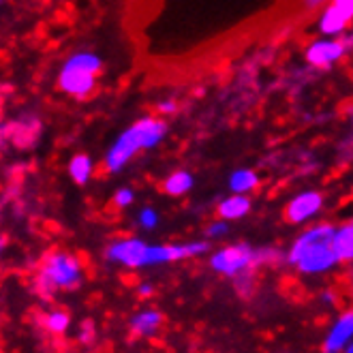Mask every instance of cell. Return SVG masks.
Returning <instances> with one entry per match:
<instances>
[{
	"instance_id": "obj_26",
	"label": "cell",
	"mask_w": 353,
	"mask_h": 353,
	"mask_svg": "<svg viewBox=\"0 0 353 353\" xmlns=\"http://www.w3.org/2000/svg\"><path fill=\"white\" fill-rule=\"evenodd\" d=\"M325 3V0H304V5L308 7V9H317V7H321Z\"/></svg>"
},
{
	"instance_id": "obj_9",
	"label": "cell",
	"mask_w": 353,
	"mask_h": 353,
	"mask_svg": "<svg viewBox=\"0 0 353 353\" xmlns=\"http://www.w3.org/2000/svg\"><path fill=\"white\" fill-rule=\"evenodd\" d=\"M351 341H353V308L345 310V313L334 321L321 349L325 353H339V351H345Z\"/></svg>"
},
{
	"instance_id": "obj_19",
	"label": "cell",
	"mask_w": 353,
	"mask_h": 353,
	"mask_svg": "<svg viewBox=\"0 0 353 353\" xmlns=\"http://www.w3.org/2000/svg\"><path fill=\"white\" fill-rule=\"evenodd\" d=\"M137 219H139V225L143 227V230H154V227L159 225V214L152 210V208H143Z\"/></svg>"
},
{
	"instance_id": "obj_27",
	"label": "cell",
	"mask_w": 353,
	"mask_h": 353,
	"mask_svg": "<svg viewBox=\"0 0 353 353\" xmlns=\"http://www.w3.org/2000/svg\"><path fill=\"white\" fill-rule=\"evenodd\" d=\"M323 302H334V296H332V294H323Z\"/></svg>"
},
{
	"instance_id": "obj_13",
	"label": "cell",
	"mask_w": 353,
	"mask_h": 353,
	"mask_svg": "<svg viewBox=\"0 0 353 353\" xmlns=\"http://www.w3.org/2000/svg\"><path fill=\"white\" fill-rule=\"evenodd\" d=\"M161 323H163V315L159 310H143V313H137L131 319V330L137 336H152L161 327Z\"/></svg>"
},
{
	"instance_id": "obj_14",
	"label": "cell",
	"mask_w": 353,
	"mask_h": 353,
	"mask_svg": "<svg viewBox=\"0 0 353 353\" xmlns=\"http://www.w3.org/2000/svg\"><path fill=\"white\" fill-rule=\"evenodd\" d=\"M193 176L191 172H184V170H178L174 174L168 176V180L163 182V191L168 195H174V197H180L184 193H189L193 189Z\"/></svg>"
},
{
	"instance_id": "obj_12",
	"label": "cell",
	"mask_w": 353,
	"mask_h": 353,
	"mask_svg": "<svg viewBox=\"0 0 353 353\" xmlns=\"http://www.w3.org/2000/svg\"><path fill=\"white\" fill-rule=\"evenodd\" d=\"M332 246H334V253L341 259V263L353 261V223L336 227L334 236H332Z\"/></svg>"
},
{
	"instance_id": "obj_6",
	"label": "cell",
	"mask_w": 353,
	"mask_h": 353,
	"mask_svg": "<svg viewBox=\"0 0 353 353\" xmlns=\"http://www.w3.org/2000/svg\"><path fill=\"white\" fill-rule=\"evenodd\" d=\"M323 208V195L317 191H304L296 195L285 208V219L292 225H302L310 219H315Z\"/></svg>"
},
{
	"instance_id": "obj_17",
	"label": "cell",
	"mask_w": 353,
	"mask_h": 353,
	"mask_svg": "<svg viewBox=\"0 0 353 353\" xmlns=\"http://www.w3.org/2000/svg\"><path fill=\"white\" fill-rule=\"evenodd\" d=\"M65 67H73V69H81V71H88V73H99L101 71V58L90 54V52H77L73 54Z\"/></svg>"
},
{
	"instance_id": "obj_22",
	"label": "cell",
	"mask_w": 353,
	"mask_h": 353,
	"mask_svg": "<svg viewBox=\"0 0 353 353\" xmlns=\"http://www.w3.org/2000/svg\"><path fill=\"white\" fill-rule=\"evenodd\" d=\"M79 341H81V343H86V345L94 341V327H92V323H90V321H86L84 325H81Z\"/></svg>"
},
{
	"instance_id": "obj_3",
	"label": "cell",
	"mask_w": 353,
	"mask_h": 353,
	"mask_svg": "<svg viewBox=\"0 0 353 353\" xmlns=\"http://www.w3.org/2000/svg\"><path fill=\"white\" fill-rule=\"evenodd\" d=\"M81 283V263L69 253H52L34 279L37 292L43 298H52L60 289H75Z\"/></svg>"
},
{
	"instance_id": "obj_21",
	"label": "cell",
	"mask_w": 353,
	"mask_h": 353,
	"mask_svg": "<svg viewBox=\"0 0 353 353\" xmlns=\"http://www.w3.org/2000/svg\"><path fill=\"white\" fill-rule=\"evenodd\" d=\"M208 238L210 240H214V238H223V236H227L230 234V225L227 223H223V221H216V223H212L210 227H208Z\"/></svg>"
},
{
	"instance_id": "obj_15",
	"label": "cell",
	"mask_w": 353,
	"mask_h": 353,
	"mask_svg": "<svg viewBox=\"0 0 353 353\" xmlns=\"http://www.w3.org/2000/svg\"><path fill=\"white\" fill-rule=\"evenodd\" d=\"M92 172H94V165L88 154H75L69 163V176L79 186L88 184V180L92 178Z\"/></svg>"
},
{
	"instance_id": "obj_24",
	"label": "cell",
	"mask_w": 353,
	"mask_h": 353,
	"mask_svg": "<svg viewBox=\"0 0 353 353\" xmlns=\"http://www.w3.org/2000/svg\"><path fill=\"white\" fill-rule=\"evenodd\" d=\"M178 110V105L174 101H163V103H159V112L161 114H174Z\"/></svg>"
},
{
	"instance_id": "obj_30",
	"label": "cell",
	"mask_w": 353,
	"mask_h": 353,
	"mask_svg": "<svg viewBox=\"0 0 353 353\" xmlns=\"http://www.w3.org/2000/svg\"><path fill=\"white\" fill-rule=\"evenodd\" d=\"M351 122H353V112H351Z\"/></svg>"
},
{
	"instance_id": "obj_5",
	"label": "cell",
	"mask_w": 353,
	"mask_h": 353,
	"mask_svg": "<svg viewBox=\"0 0 353 353\" xmlns=\"http://www.w3.org/2000/svg\"><path fill=\"white\" fill-rule=\"evenodd\" d=\"M347 52V46L343 43V39L327 37V39H317L306 48V62L313 67H330L339 62Z\"/></svg>"
},
{
	"instance_id": "obj_18",
	"label": "cell",
	"mask_w": 353,
	"mask_h": 353,
	"mask_svg": "<svg viewBox=\"0 0 353 353\" xmlns=\"http://www.w3.org/2000/svg\"><path fill=\"white\" fill-rule=\"evenodd\" d=\"M69 323H71L69 315L62 313V310H54V313H50L43 321L46 330L52 332V334H62V332H67Z\"/></svg>"
},
{
	"instance_id": "obj_10",
	"label": "cell",
	"mask_w": 353,
	"mask_h": 353,
	"mask_svg": "<svg viewBox=\"0 0 353 353\" xmlns=\"http://www.w3.org/2000/svg\"><path fill=\"white\" fill-rule=\"evenodd\" d=\"M349 22L351 19L336 5H330L323 9V13L319 17V32L325 37H341Z\"/></svg>"
},
{
	"instance_id": "obj_20",
	"label": "cell",
	"mask_w": 353,
	"mask_h": 353,
	"mask_svg": "<svg viewBox=\"0 0 353 353\" xmlns=\"http://www.w3.org/2000/svg\"><path fill=\"white\" fill-rule=\"evenodd\" d=\"M133 201H135V193H133L131 189H127V186H122V189H118L116 195H114V203H116L118 208H129Z\"/></svg>"
},
{
	"instance_id": "obj_28",
	"label": "cell",
	"mask_w": 353,
	"mask_h": 353,
	"mask_svg": "<svg viewBox=\"0 0 353 353\" xmlns=\"http://www.w3.org/2000/svg\"><path fill=\"white\" fill-rule=\"evenodd\" d=\"M349 296H351V302H353V279H351V285H349Z\"/></svg>"
},
{
	"instance_id": "obj_4",
	"label": "cell",
	"mask_w": 353,
	"mask_h": 353,
	"mask_svg": "<svg viewBox=\"0 0 353 353\" xmlns=\"http://www.w3.org/2000/svg\"><path fill=\"white\" fill-rule=\"evenodd\" d=\"M257 263H259V251H253V248L246 244L225 246L210 257V265L214 272L223 276H232V279L244 272H251Z\"/></svg>"
},
{
	"instance_id": "obj_2",
	"label": "cell",
	"mask_w": 353,
	"mask_h": 353,
	"mask_svg": "<svg viewBox=\"0 0 353 353\" xmlns=\"http://www.w3.org/2000/svg\"><path fill=\"white\" fill-rule=\"evenodd\" d=\"M168 133V124L159 118H139L135 124L124 131L108 150L103 159V168L108 174H118L127 165L137 150H152L163 141Z\"/></svg>"
},
{
	"instance_id": "obj_1",
	"label": "cell",
	"mask_w": 353,
	"mask_h": 353,
	"mask_svg": "<svg viewBox=\"0 0 353 353\" xmlns=\"http://www.w3.org/2000/svg\"><path fill=\"white\" fill-rule=\"evenodd\" d=\"M334 225L319 223L308 227L306 232L292 244L287 253V261L296 265L302 274H325L330 270H334L341 259L334 253L332 246V236H334Z\"/></svg>"
},
{
	"instance_id": "obj_7",
	"label": "cell",
	"mask_w": 353,
	"mask_h": 353,
	"mask_svg": "<svg viewBox=\"0 0 353 353\" xmlns=\"http://www.w3.org/2000/svg\"><path fill=\"white\" fill-rule=\"evenodd\" d=\"M148 244L139 238H124L108 248V259L127 268H141Z\"/></svg>"
},
{
	"instance_id": "obj_8",
	"label": "cell",
	"mask_w": 353,
	"mask_h": 353,
	"mask_svg": "<svg viewBox=\"0 0 353 353\" xmlns=\"http://www.w3.org/2000/svg\"><path fill=\"white\" fill-rule=\"evenodd\" d=\"M58 86L62 92L81 99V97H88L97 88V75L88 73V71H81V69L65 67L58 75Z\"/></svg>"
},
{
	"instance_id": "obj_16",
	"label": "cell",
	"mask_w": 353,
	"mask_h": 353,
	"mask_svg": "<svg viewBox=\"0 0 353 353\" xmlns=\"http://www.w3.org/2000/svg\"><path fill=\"white\" fill-rule=\"evenodd\" d=\"M257 184H259V176L255 170H238L232 174L230 178V191L232 193H251L257 189Z\"/></svg>"
},
{
	"instance_id": "obj_23",
	"label": "cell",
	"mask_w": 353,
	"mask_h": 353,
	"mask_svg": "<svg viewBox=\"0 0 353 353\" xmlns=\"http://www.w3.org/2000/svg\"><path fill=\"white\" fill-rule=\"evenodd\" d=\"M332 5H336L349 19H353V0H332Z\"/></svg>"
},
{
	"instance_id": "obj_25",
	"label": "cell",
	"mask_w": 353,
	"mask_h": 353,
	"mask_svg": "<svg viewBox=\"0 0 353 353\" xmlns=\"http://www.w3.org/2000/svg\"><path fill=\"white\" fill-rule=\"evenodd\" d=\"M150 294H152V285L150 283H143L139 287V296H150Z\"/></svg>"
},
{
	"instance_id": "obj_11",
	"label": "cell",
	"mask_w": 353,
	"mask_h": 353,
	"mask_svg": "<svg viewBox=\"0 0 353 353\" xmlns=\"http://www.w3.org/2000/svg\"><path fill=\"white\" fill-rule=\"evenodd\" d=\"M251 212V199L244 193H232L219 203V216L223 221H240Z\"/></svg>"
},
{
	"instance_id": "obj_29",
	"label": "cell",
	"mask_w": 353,
	"mask_h": 353,
	"mask_svg": "<svg viewBox=\"0 0 353 353\" xmlns=\"http://www.w3.org/2000/svg\"><path fill=\"white\" fill-rule=\"evenodd\" d=\"M345 351H347V353H353V343H349V345H347V349H345Z\"/></svg>"
}]
</instances>
